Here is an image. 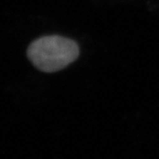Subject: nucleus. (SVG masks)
Returning <instances> with one entry per match:
<instances>
[{"instance_id": "f257e3e1", "label": "nucleus", "mask_w": 159, "mask_h": 159, "mask_svg": "<svg viewBox=\"0 0 159 159\" xmlns=\"http://www.w3.org/2000/svg\"><path fill=\"white\" fill-rule=\"evenodd\" d=\"M27 53L30 62L38 70L54 73L75 61L80 50L73 40L60 35H47L32 42Z\"/></svg>"}]
</instances>
